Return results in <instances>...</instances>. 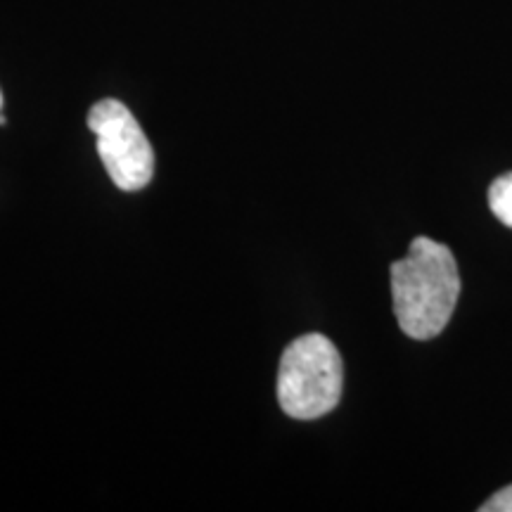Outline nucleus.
I'll return each mask as SVG.
<instances>
[{"instance_id": "4", "label": "nucleus", "mask_w": 512, "mask_h": 512, "mask_svg": "<svg viewBox=\"0 0 512 512\" xmlns=\"http://www.w3.org/2000/svg\"><path fill=\"white\" fill-rule=\"evenodd\" d=\"M489 209L503 226L512 228V171L498 176L489 188Z\"/></svg>"}, {"instance_id": "6", "label": "nucleus", "mask_w": 512, "mask_h": 512, "mask_svg": "<svg viewBox=\"0 0 512 512\" xmlns=\"http://www.w3.org/2000/svg\"><path fill=\"white\" fill-rule=\"evenodd\" d=\"M0 107H3V93H0Z\"/></svg>"}, {"instance_id": "1", "label": "nucleus", "mask_w": 512, "mask_h": 512, "mask_svg": "<svg viewBox=\"0 0 512 512\" xmlns=\"http://www.w3.org/2000/svg\"><path fill=\"white\" fill-rule=\"evenodd\" d=\"M460 275L451 249L432 238H415L408 254L392 264L394 313L403 335L432 339L456 311Z\"/></svg>"}, {"instance_id": "3", "label": "nucleus", "mask_w": 512, "mask_h": 512, "mask_svg": "<svg viewBox=\"0 0 512 512\" xmlns=\"http://www.w3.org/2000/svg\"><path fill=\"white\" fill-rule=\"evenodd\" d=\"M88 128L98 138L102 166L119 190L138 192L155 176V150L138 119L119 100H100L88 112Z\"/></svg>"}, {"instance_id": "5", "label": "nucleus", "mask_w": 512, "mask_h": 512, "mask_svg": "<svg viewBox=\"0 0 512 512\" xmlns=\"http://www.w3.org/2000/svg\"><path fill=\"white\" fill-rule=\"evenodd\" d=\"M482 512H512V484L505 489L496 491L484 505H479Z\"/></svg>"}, {"instance_id": "2", "label": "nucleus", "mask_w": 512, "mask_h": 512, "mask_svg": "<svg viewBox=\"0 0 512 512\" xmlns=\"http://www.w3.org/2000/svg\"><path fill=\"white\" fill-rule=\"evenodd\" d=\"M344 366L335 344L320 332L297 337L278 368V403L294 420H318L342 399Z\"/></svg>"}]
</instances>
